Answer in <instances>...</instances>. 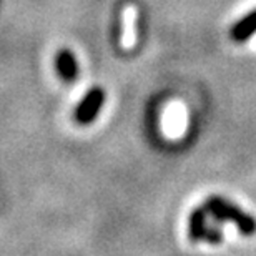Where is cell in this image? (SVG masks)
<instances>
[{"mask_svg":"<svg viewBox=\"0 0 256 256\" xmlns=\"http://www.w3.org/2000/svg\"><path fill=\"white\" fill-rule=\"evenodd\" d=\"M204 210L212 214L214 220L218 222H232L236 224V228L242 232L243 234H253L256 232V222L246 214L242 210H238L234 204L224 202L223 198L218 196H212L206 200V204H204Z\"/></svg>","mask_w":256,"mask_h":256,"instance_id":"obj_1","label":"cell"},{"mask_svg":"<svg viewBox=\"0 0 256 256\" xmlns=\"http://www.w3.org/2000/svg\"><path fill=\"white\" fill-rule=\"evenodd\" d=\"M208 224H206V216H204V210L194 208L190 214V223H188V234L193 242H200V240L206 238L208 233Z\"/></svg>","mask_w":256,"mask_h":256,"instance_id":"obj_3","label":"cell"},{"mask_svg":"<svg viewBox=\"0 0 256 256\" xmlns=\"http://www.w3.org/2000/svg\"><path fill=\"white\" fill-rule=\"evenodd\" d=\"M57 70H58V75L66 82H72L76 78L78 68H76V62L72 52L62 50V52L57 55Z\"/></svg>","mask_w":256,"mask_h":256,"instance_id":"obj_4","label":"cell"},{"mask_svg":"<svg viewBox=\"0 0 256 256\" xmlns=\"http://www.w3.org/2000/svg\"><path fill=\"white\" fill-rule=\"evenodd\" d=\"M105 102V92L100 86L92 88L88 94L84 96V100L80 102L78 106L75 110V118L82 125H88L92 124L96 116H98L102 106Z\"/></svg>","mask_w":256,"mask_h":256,"instance_id":"obj_2","label":"cell"}]
</instances>
